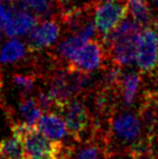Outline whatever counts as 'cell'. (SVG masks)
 <instances>
[{"label":"cell","mask_w":158,"mask_h":159,"mask_svg":"<svg viewBox=\"0 0 158 159\" xmlns=\"http://www.w3.org/2000/svg\"><path fill=\"white\" fill-rule=\"evenodd\" d=\"M2 157V155H1V147H0V159H1Z\"/></svg>","instance_id":"83f0119b"},{"label":"cell","mask_w":158,"mask_h":159,"mask_svg":"<svg viewBox=\"0 0 158 159\" xmlns=\"http://www.w3.org/2000/svg\"><path fill=\"white\" fill-rule=\"evenodd\" d=\"M21 159H35V158L29 157V156H27V155H23V156L21 157Z\"/></svg>","instance_id":"cb8c5ba5"},{"label":"cell","mask_w":158,"mask_h":159,"mask_svg":"<svg viewBox=\"0 0 158 159\" xmlns=\"http://www.w3.org/2000/svg\"><path fill=\"white\" fill-rule=\"evenodd\" d=\"M60 36V25L54 20L40 22L29 33L27 39L30 51H39L52 46Z\"/></svg>","instance_id":"ba28073f"},{"label":"cell","mask_w":158,"mask_h":159,"mask_svg":"<svg viewBox=\"0 0 158 159\" xmlns=\"http://www.w3.org/2000/svg\"><path fill=\"white\" fill-rule=\"evenodd\" d=\"M127 0L106 1V3L97 7L95 10V26L102 38L114 30L127 16Z\"/></svg>","instance_id":"5b68a950"},{"label":"cell","mask_w":158,"mask_h":159,"mask_svg":"<svg viewBox=\"0 0 158 159\" xmlns=\"http://www.w3.org/2000/svg\"><path fill=\"white\" fill-rule=\"evenodd\" d=\"M1 155L4 159H21L24 155V147L22 140L13 134L0 143Z\"/></svg>","instance_id":"2e32d148"},{"label":"cell","mask_w":158,"mask_h":159,"mask_svg":"<svg viewBox=\"0 0 158 159\" xmlns=\"http://www.w3.org/2000/svg\"><path fill=\"white\" fill-rule=\"evenodd\" d=\"M0 41H1V32H0Z\"/></svg>","instance_id":"f1b7e54d"},{"label":"cell","mask_w":158,"mask_h":159,"mask_svg":"<svg viewBox=\"0 0 158 159\" xmlns=\"http://www.w3.org/2000/svg\"><path fill=\"white\" fill-rule=\"evenodd\" d=\"M87 42L88 41H86L84 38L80 37L78 34H74L70 38H67L60 43V46L56 49L57 55L61 59L68 61V63H70L73 57H75V54L78 52L79 49H81Z\"/></svg>","instance_id":"5bb4252c"},{"label":"cell","mask_w":158,"mask_h":159,"mask_svg":"<svg viewBox=\"0 0 158 159\" xmlns=\"http://www.w3.org/2000/svg\"><path fill=\"white\" fill-rule=\"evenodd\" d=\"M104 1H113V0H104Z\"/></svg>","instance_id":"f546056e"},{"label":"cell","mask_w":158,"mask_h":159,"mask_svg":"<svg viewBox=\"0 0 158 159\" xmlns=\"http://www.w3.org/2000/svg\"><path fill=\"white\" fill-rule=\"evenodd\" d=\"M20 111L24 122L29 126H37V122L42 116V111L37 105L35 98L22 96V100L20 102Z\"/></svg>","instance_id":"4fadbf2b"},{"label":"cell","mask_w":158,"mask_h":159,"mask_svg":"<svg viewBox=\"0 0 158 159\" xmlns=\"http://www.w3.org/2000/svg\"><path fill=\"white\" fill-rule=\"evenodd\" d=\"M155 6H156V9L158 11V0H155Z\"/></svg>","instance_id":"4316f807"},{"label":"cell","mask_w":158,"mask_h":159,"mask_svg":"<svg viewBox=\"0 0 158 159\" xmlns=\"http://www.w3.org/2000/svg\"><path fill=\"white\" fill-rule=\"evenodd\" d=\"M0 1H1L2 3L7 4V6H8V7H12L13 4H14L15 0H0Z\"/></svg>","instance_id":"603a6c76"},{"label":"cell","mask_w":158,"mask_h":159,"mask_svg":"<svg viewBox=\"0 0 158 159\" xmlns=\"http://www.w3.org/2000/svg\"><path fill=\"white\" fill-rule=\"evenodd\" d=\"M104 57L105 52L101 42L97 40H91L79 49L68 66L86 73H92L101 67Z\"/></svg>","instance_id":"52a82bcc"},{"label":"cell","mask_w":158,"mask_h":159,"mask_svg":"<svg viewBox=\"0 0 158 159\" xmlns=\"http://www.w3.org/2000/svg\"><path fill=\"white\" fill-rule=\"evenodd\" d=\"M155 26H156V32H157V37H158V21L155 23Z\"/></svg>","instance_id":"d4e9b609"},{"label":"cell","mask_w":158,"mask_h":159,"mask_svg":"<svg viewBox=\"0 0 158 159\" xmlns=\"http://www.w3.org/2000/svg\"><path fill=\"white\" fill-rule=\"evenodd\" d=\"M127 8L131 17L142 28L151 27L154 24V17L147 0H127Z\"/></svg>","instance_id":"8fae6325"},{"label":"cell","mask_w":158,"mask_h":159,"mask_svg":"<svg viewBox=\"0 0 158 159\" xmlns=\"http://www.w3.org/2000/svg\"><path fill=\"white\" fill-rule=\"evenodd\" d=\"M102 154V148L99 143L90 140L78 151L76 159H100Z\"/></svg>","instance_id":"ac0fdd59"},{"label":"cell","mask_w":158,"mask_h":159,"mask_svg":"<svg viewBox=\"0 0 158 159\" xmlns=\"http://www.w3.org/2000/svg\"><path fill=\"white\" fill-rule=\"evenodd\" d=\"M141 84V76L134 71H130L124 75L120 84L119 93L122 98V102L126 106H131L139 91Z\"/></svg>","instance_id":"7c38bea8"},{"label":"cell","mask_w":158,"mask_h":159,"mask_svg":"<svg viewBox=\"0 0 158 159\" xmlns=\"http://www.w3.org/2000/svg\"><path fill=\"white\" fill-rule=\"evenodd\" d=\"M24 147V155L35 159H44L56 156L63 159L66 148L60 141H53L44 136L38 131L37 127H33L21 138Z\"/></svg>","instance_id":"6da1fadb"},{"label":"cell","mask_w":158,"mask_h":159,"mask_svg":"<svg viewBox=\"0 0 158 159\" xmlns=\"http://www.w3.org/2000/svg\"><path fill=\"white\" fill-rule=\"evenodd\" d=\"M35 82H36V79L32 75H19V74H15L13 76V84L21 91L22 96H27L28 93H30L34 90Z\"/></svg>","instance_id":"e0dca14e"},{"label":"cell","mask_w":158,"mask_h":159,"mask_svg":"<svg viewBox=\"0 0 158 159\" xmlns=\"http://www.w3.org/2000/svg\"><path fill=\"white\" fill-rule=\"evenodd\" d=\"M11 14H12V9L9 8V7L6 8L3 6V3L0 1V30L4 27L8 20L10 19Z\"/></svg>","instance_id":"44dd1931"},{"label":"cell","mask_w":158,"mask_h":159,"mask_svg":"<svg viewBox=\"0 0 158 159\" xmlns=\"http://www.w3.org/2000/svg\"><path fill=\"white\" fill-rule=\"evenodd\" d=\"M25 55V46L17 39H11L0 51V62L4 64L14 63L22 60Z\"/></svg>","instance_id":"9a60e30c"},{"label":"cell","mask_w":158,"mask_h":159,"mask_svg":"<svg viewBox=\"0 0 158 159\" xmlns=\"http://www.w3.org/2000/svg\"><path fill=\"white\" fill-rule=\"evenodd\" d=\"M135 63L142 74H152L158 67V37L151 27L140 34Z\"/></svg>","instance_id":"277c9868"},{"label":"cell","mask_w":158,"mask_h":159,"mask_svg":"<svg viewBox=\"0 0 158 159\" xmlns=\"http://www.w3.org/2000/svg\"><path fill=\"white\" fill-rule=\"evenodd\" d=\"M153 102H154V106H155V111H156V115H157V119H158V93H153Z\"/></svg>","instance_id":"7402d4cb"},{"label":"cell","mask_w":158,"mask_h":159,"mask_svg":"<svg viewBox=\"0 0 158 159\" xmlns=\"http://www.w3.org/2000/svg\"><path fill=\"white\" fill-rule=\"evenodd\" d=\"M59 111L64 116L68 133L78 142L82 141V135L92 126L90 111L84 103L74 98L66 102Z\"/></svg>","instance_id":"3957f363"},{"label":"cell","mask_w":158,"mask_h":159,"mask_svg":"<svg viewBox=\"0 0 158 159\" xmlns=\"http://www.w3.org/2000/svg\"><path fill=\"white\" fill-rule=\"evenodd\" d=\"M47 159H60V158L56 157V156H52V157H49V158H47Z\"/></svg>","instance_id":"484cf974"},{"label":"cell","mask_w":158,"mask_h":159,"mask_svg":"<svg viewBox=\"0 0 158 159\" xmlns=\"http://www.w3.org/2000/svg\"><path fill=\"white\" fill-rule=\"evenodd\" d=\"M36 127L44 136L53 141L62 140L68 133L65 120L52 111L42 115Z\"/></svg>","instance_id":"30bf717a"},{"label":"cell","mask_w":158,"mask_h":159,"mask_svg":"<svg viewBox=\"0 0 158 159\" xmlns=\"http://www.w3.org/2000/svg\"><path fill=\"white\" fill-rule=\"evenodd\" d=\"M38 23V19L28 13V11L12 10V14L4 25L3 30L9 37H17L29 34Z\"/></svg>","instance_id":"9c48e42d"},{"label":"cell","mask_w":158,"mask_h":159,"mask_svg":"<svg viewBox=\"0 0 158 159\" xmlns=\"http://www.w3.org/2000/svg\"><path fill=\"white\" fill-rule=\"evenodd\" d=\"M35 100H36L37 105H38L39 108L42 111V113H43V111L48 113V111H52L53 108L56 109V105H55L54 100H53L52 96L49 94V93L39 91V92L37 93V95L35 96Z\"/></svg>","instance_id":"ffe728a7"},{"label":"cell","mask_w":158,"mask_h":159,"mask_svg":"<svg viewBox=\"0 0 158 159\" xmlns=\"http://www.w3.org/2000/svg\"><path fill=\"white\" fill-rule=\"evenodd\" d=\"M140 34L114 38L108 43L104 44L105 53H110L113 64L129 66L135 62Z\"/></svg>","instance_id":"8992f818"},{"label":"cell","mask_w":158,"mask_h":159,"mask_svg":"<svg viewBox=\"0 0 158 159\" xmlns=\"http://www.w3.org/2000/svg\"><path fill=\"white\" fill-rule=\"evenodd\" d=\"M110 134L114 135L121 144L139 145L142 135L140 117L131 111H113L110 115Z\"/></svg>","instance_id":"7a4b0ae2"},{"label":"cell","mask_w":158,"mask_h":159,"mask_svg":"<svg viewBox=\"0 0 158 159\" xmlns=\"http://www.w3.org/2000/svg\"><path fill=\"white\" fill-rule=\"evenodd\" d=\"M26 2L28 8L39 16H49L52 12V3L50 0H27Z\"/></svg>","instance_id":"d6986e66"}]
</instances>
